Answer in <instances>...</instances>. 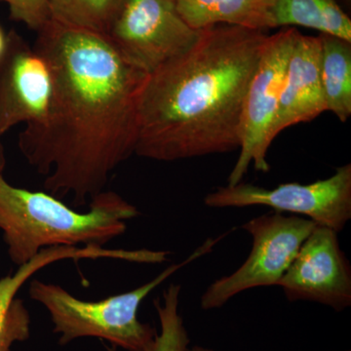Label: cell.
Here are the masks:
<instances>
[{
	"mask_svg": "<svg viewBox=\"0 0 351 351\" xmlns=\"http://www.w3.org/2000/svg\"><path fill=\"white\" fill-rule=\"evenodd\" d=\"M138 215L137 208L113 191L94 196L82 213L49 193L14 186L0 174V230L18 267L51 247H104L123 234L126 221Z\"/></svg>",
	"mask_w": 351,
	"mask_h": 351,
	"instance_id": "obj_3",
	"label": "cell"
},
{
	"mask_svg": "<svg viewBox=\"0 0 351 351\" xmlns=\"http://www.w3.org/2000/svg\"><path fill=\"white\" fill-rule=\"evenodd\" d=\"M274 27L300 25L351 43V21L337 0H276Z\"/></svg>",
	"mask_w": 351,
	"mask_h": 351,
	"instance_id": "obj_15",
	"label": "cell"
},
{
	"mask_svg": "<svg viewBox=\"0 0 351 351\" xmlns=\"http://www.w3.org/2000/svg\"><path fill=\"white\" fill-rule=\"evenodd\" d=\"M2 136H0V174H3V171L6 166L5 149H4L3 143L1 140Z\"/></svg>",
	"mask_w": 351,
	"mask_h": 351,
	"instance_id": "obj_19",
	"label": "cell"
},
{
	"mask_svg": "<svg viewBox=\"0 0 351 351\" xmlns=\"http://www.w3.org/2000/svg\"><path fill=\"white\" fill-rule=\"evenodd\" d=\"M321 80L327 110L339 121L351 115V43L321 34Z\"/></svg>",
	"mask_w": 351,
	"mask_h": 351,
	"instance_id": "obj_14",
	"label": "cell"
},
{
	"mask_svg": "<svg viewBox=\"0 0 351 351\" xmlns=\"http://www.w3.org/2000/svg\"><path fill=\"white\" fill-rule=\"evenodd\" d=\"M49 62L15 32L6 36L0 56V136L18 125H38L53 96Z\"/></svg>",
	"mask_w": 351,
	"mask_h": 351,
	"instance_id": "obj_10",
	"label": "cell"
},
{
	"mask_svg": "<svg viewBox=\"0 0 351 351\" xmlns=\"http://www.w3.org/2000/svg\"><path fill=\"white\" fill-rule=\"evenodd\" d=\"M223 237L207 239L184 262L171 265L149 282L101 301H82L61 286L38 279L29 285V297L47 309L61 346L77 339L98 338L127 351H152L157 332L138 320L141 304L176 271L209 254Z\"/></svg>",
	"mask_w": 351,
	"mask_h": 351,
	"instance_id": "obj_4",
	"label": "cell"
},
{
	"mask_svg": "<svg viewBox=\"0 0 351 351\" xmlns=\"http://www.w3.org/2000/svg\"><path fill=\"white\" fill-rule=\"evenodd\" d=\"M316 226L304 217L277 212L247 221L242 228L252 237L250 255L232 274L208 286L201 295V308H219L245 291L277 286Z\"/></svg>",
	"mask_w": 351,
	"mask_h": 351,
	"instance_id": "obj_5",
	"label": "cell"
},
{
	"mask_svg": "<svg viewBox=\"0 0 351 351\" xmlns=\"http://www.w3.org/2000/svg\"><path fill=\"white\" fill-rule=\"evenodd\" d=\"M188 351H215V350H211V348H204V346H193V348H191V350H188Z\"/></svg>",
	"mask_w": 351,
	"mask_h": 351,
	"instance_id": "obj_21",
	"label": "cell"
},
{
	"mask_svg": "<svg viewBox=\"0 0 351 351\" xmlns=\"http://www.w3.org/2000/svg\"><path fill=\"white\" fill-rule=\"evenodd\" d=\"M5 43L6 36H4L3 32H2L1 27H0V56H1L4 48H5Z\"/></svg>",
	"mask_w": 351,
	"mask_h": 351,
	"instance_id": "obj_20",
	"label": "cell"
},
{
	"mask_svg": "<svg viewBox=\"0 0 351 351\" xmlns=\"http://www.w3.org/2000/svg\"><path fill=\"white\" fill-rule=\"evenodd\" d=\"M326 110L319 36H304L299 32L289 58L272 135L276 138L288 127L311 121Z\"/></svg>",
	"mask_w": 351,
	"mask_h": 351,
	"instance_id": "obj_11",
	"label": "cell"
},
{
	"mask_svg": "<svg viewBox=\"0 0 351 351\" xmlns=\"http://www.w3.org/2000/svg\"><path fill=\"white\" fill-rule=\"evenodd\" d=\"M298 32L295 29H285L267 36L245 98L240 154L228 176V186L239 184L251 164L261 172L267 173L270 170L267 160V152L274 141L272 131L278 112L289 58Z\"/></svg>",
	"mask_w": 351,
	"mask_h": 351,
	"instance_id": "obj_7",
	"label": "cell"
},
{
	"mask_svg": "<svg viewBox=\"0 0 351 351\" xmlns=\"http://www.w3.org/2000/svg\"><path fill=\"white\" fill-rule=\"evenodd\" d=\"M9 6L11 17L39 32L49 22L50 0H0Z\"/></svg>",
	"mask_w": 351,
	"mask_h": 351,
	"instance_id": "obj_18",
	"label": "cell"
},
{
	"mask_svg": "<svg viewBox=\"0 0 351 351\" xmlns=\"http://www.w3.org/2000/svg\"><path fill=\"white\" fill-rule=\"evenodd\" d=\"M181 286L171 284L163 292L162 302L154 300L159 322L160 334H157L152 351H188L189 341L188 331L184 320L179 313ZM117 346L108 348V351H117Z\"/></svg>",
	"mask_w": 351,
	"mask_h": 351,
	"instance_id": "obj_17",
	"label": "cell"
},
{
	"mask_svg": "<svg viewBox=\"0 0 351 351\" xmlns=\"http://www.w3.org/2000/svg\"><path fill=\"white\" fill-rule=\"evenodd\" d=\"M110 250L100 246H59L43 249L15 274L0 278V351H10L15 343L31 336V316L24 302L16 298L21 287L36 272L58 261L108 258Z\"/></svg>",
	"mask_w": 351,
	"mask_h": 351,
	"instance_id": "obj_12",
	"label": "cell"
},
{
	"mask_svg": "<svg viewBox=\"0 0 351 351\" xmlns=\"http://www.w3.org/2000/svg\"><path fill=\"white\" fill-rule=\"evenodd\" d=\"M124 0H50L51 22L108 36Z\"/></svg>",
	"mask_w": 351,
	"mask_h": 351,
	"instance_id": "obj_16",
	"label": "cell"
},
{
	"mask_svg": "<svg viewBox=\"0 0 351 351\" xmlns=\"http://www.w3.org/2000/svg\"><path fill=\"white\" fill-rule=\"evenodd\" d=\"M178 12L196 31L218 25L265 31L274 27L276 0H174Z\"/></svg>",
	"mask_w": 351,
	"mask_h": 351,
	"instance_id": "obj_13",
	"label": "cell"
},
{
	"mask_svg": "<svg viewBox=\"0 0 351 351\" xmlns=\"http://www.w3.org/2000/svg\"><path fill=\"white\" fill-rule=\"evenodd\" d=\"M339 233L316 226L277 286L290 302H317L341 313L351 306V267Z\"/></svg>",
	"mask_w": 351,
	"mask_h": 351,
	"instance_id": "obj_9",
	"label": "cell"
},
{
	"mask_svg": "<svg viewBox=\"0 0 351 351\" xmlns=\"http://www.w3.org/2000/svg\"><path fill=\"white\" fill-rule=\"evenodd\" d=\"M267 38L257 29L213 25L147 75L135 154L169 162L239 149L245 98Z\"/></svg>",
	"mask_w": 351,
	"mask_h": 351,
	"instance_id": "obj_2",
	"label": "cell"
},
{
	"mask_svg": "<svg viewBox=\"0 0 351 351\" xmlns=\"http://www.w3.org/2000/svg\"><path fill=\"white\" fill-rule=\"evenodd\" d=\"M36 48L49 62L53 96L43 123L19 135L23 156L55 196L83 206L104 191L113 171L135 154L138 104L147 73L107 36L49 21Z\"/></svg>",
	"mask_w": 351,
	"mask_h": 351,
	"instance_id": "obj_1",
	"label": "cell"
},
{
	"mask_svg": "<svg viewBox=\"0 0 351 351\" xmlns=\"http://www.w3.org/2000/svg\"><path fill=\"white\" fill-rule=\"evenodd\" d=\"M199 34L174 0H124L107 36L129 63L149 75L188 51Z\"/></svg>",
	"mask_w": 351,
	"mask_h": 351,
	"instance_id": "obj_8",
	"label": "cell"
},
{
	"mask_svg": "<svg viewBox=\"0 0 351 351\" xmlns=\"http://www.w3.org/2000/svg\"><path fill=\"white\" fill-rule=\"evenodd\" d=\"M204 204L210 208L267 206L277 213L301 215L339 233L351 219V164L313 184L289 182L274 189L242 182L228 184L208 193Z\"/></svg>",
	"mask_w": 351,
	"mask_h": 351,
	"instance_id": "obj_6",
	"label": "cell"
}]
</instances>
